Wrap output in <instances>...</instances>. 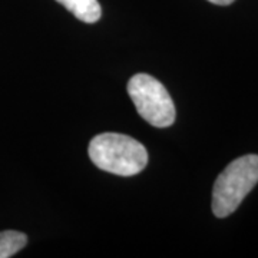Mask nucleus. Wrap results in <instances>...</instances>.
<instances>
[{
    "label": "nucleus",
    "mask_w": 258,
    "mask_h": 258,
    "mask_svg": "<svg viewBox=\"0 0 258 258\" xmlns=\"http://www.w3.org/2000/svg\"><path fill=\"white\" fill-rule=\"evenodd\" d=\"M89 158L102 171L120 176L139 174L148 164V152L137 139L122 134H101L89 144Z\"/></svg>",
    "instance_id": "f257e3e1"
},
{
    "label": "nucleus",
    "mask_w": 258,
    "mask_h": 258,
    "mask_svg": "<svg viewBox=\"0 0 258 258\" xmlns=\"http://www.w3.org/2000/svg\"><path fill=\"white\" fill-rule=\"evenodd\" d=\"M258 182V155H244L232 161L218 175L212 189V212L225 218L235 211Z\"/></svg>",
    "instance_id": "f03ea898"
},
{
    "label": "nucleus",
    "mask_w": 258,
    "mask_h": 258,
    "mask_svg": "<svg viewBox=\"0 0 258 258\" xmlns=\"http://www.w3.org/2000/svg\"><path fill=\"white\" fill-rule=\"evenodd\" d=\"M128 93L138 113L155 128H168L175 122L172 98L162 83L151 75L138 74L128 82Z\"/></svg>",
    "instance_id": "7ed1b4c3"
},
{
    "label": "nucleus",
    "mask_w": 258,
    "mask_h": 258,
    "mask_svg": "<svg viewBox=\"0 0 258 258\" xmlns=\"http://www.w3.org/2000/svg\"><path fill=\"white\" fill-rule=\"evenodd\" d=\"M69 10L75 18L85 23H96L102 16L101 5L98 0H56Z\"/></svg>",
    "instance_id": "20e7f679"
},
{
    "label": "nucleus",
    "mask_w": 258,
    "mask_h": 258,
    "mask_svg": "<svg viewBox=\"0 0 258 258\" xmlns=\"http://www.w3.org/2000/svg\"><path fill=\"white\" fill-rule=\"evenodd\" d=\"M28 244L26 234L20 231H2L0 232V258H10L18 254Z\"/></svg>",
    "instance_id": "39448f33"
},
{
    "label": "nucleus",
    "mask_w": 258,
    "mask_h": 258,
    "mask_svg": "<svg viewBox=\"0 0 258 258\" xmlns=\"http://www.w3.org/2000/svg\"><path fill=\"white\" fill-rule=\"evenodd\" d=\"M208 2H211L214 5H220V6H227V5H231L234 0H208Z\"/></svg>",
    "instance_id": "423d86ee"
}]
</instances>
